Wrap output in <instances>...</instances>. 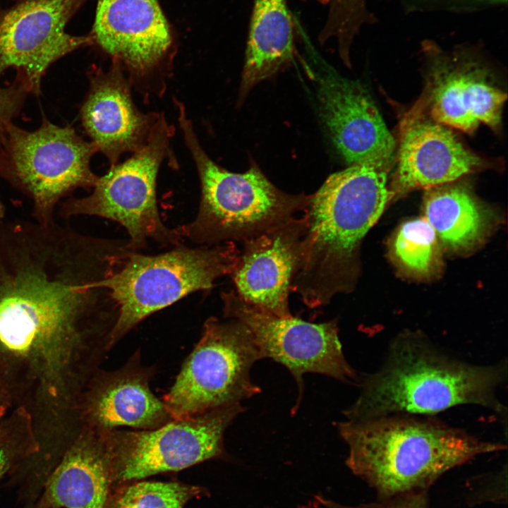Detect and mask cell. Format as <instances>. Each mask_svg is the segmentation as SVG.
Returning a JSON list of instances; mask_svg holds the SVG:
<instances>
[{"instance_id": "2", "label": "cell", "mask_w": 508, "mask_h": 508, "mask_svg": "<svg viewBox=\"0 0 508 508\" xmlns=\"http://www.w3.org/2000/svg\"><path fill=\"white\" fill-rule=\"evenodd\" d=\"M390 164L365 160L329 175L310 195L298 268L291 290L309 308L351 289L359 246L393 198Z\"/></svg>"}, {"instance_id": "11", "label": "cell", "mask_w": 508, "mask_h": 508, "mask_svg": "<svg viewBox=\"0 0 508 508\" xmlns=\"http://www.w3.org/2000/svg\"><path fill=\"white\" fill-rule=\"evenodd\" d=\"M221 296L224 317L238 320L248 327L262 358L281 363L294 376L299 395L293 413L302 397L306 373L358 384L359 377L343 353L336 320L313 323L293 315L278 317L246 303L233 290Z\"/></svg>"}, {"instance_id": "7", "label": "cell", "mask_w": 508, "mask_h": 508, "mask_svg": "<svg viewBox=\"0 0 508 508\" xmlns=\"http://www.w3.org/2000/svg\"><path fill=\"white\" fill-rule=\"evenodd\" d=\"M174 128L159 114L145 143L125 162L111 166L98 177L92 192L71 198L59 205L61 218L97 216L116 222L128 232V247L135 252L148 239L164 246H178L183 237L162 222L157 207L156 187L159 167L169 155Z\"/></svg>"}, {"instance_id": "20", "label": "cell", "mask_w": 508, "mask_h": 508, "mask_svg": "<svg viewBox=\"0 0 508 508\" xmlns=\"http://www.w3.org/2000/svg\"><path fill=\"white\" fill-rule=\"evenodd\" d=\"M444 68L433 78L424 101L429 106L431 120L468 133L480 124L498 129L507 94L475 66Z\"/></svg>"}, {"instance_id": "12", "label": "cell", "mask_w": 508, "mask_h": 508, "mask_svg": "<svg viewBox=\"0 0 508 508\" xmlns=\"http://www.w3.org/2000/svg\"><path fill=\"white\" fill-rule=\"evenodd\" d=\"M87 0H20L0 10V76L17 70L30 92H40L42 76L51 64L86 45L91 34L76 36L66 30L69 20Z\"/></svg>"}, {"instance_id": "15", "label": "cell", "mask_w": 508, "mask_h": 508, "mask_svg": "<svg viewBox=\"0 0 508 508\" xmlns=\"http://www.w3.org/2000/svg\"><path fill=\"white\" fill-rule=\"evenodd\" d=\"M304 217L243 243L230 274L235 291L246 303L274 315L291 316L289 296L298 268Z\"/></svg>"}, {"instance_id": "6", "label": "cell", "mask_w": 508, "mask_h": 508, "mask_svg": "<svg viewBox=\"0 0 508 508\" xmlns=\"http://www.w3.org/2000/svg\"><path fill=\"white\" fill-rule=\"evenodd\" d=\"M234 242L196 248L182 244L157 255L131 253L98 285L107 289L118 308L111 350L138 324L186 296L211 289L231 274L240 254Z\"/></svg>"}, {"instance_id": "9", "label": "cell", "mask_w": 508, "mask_h": 508, "mask_svg": "<svg viewBox=\"0 0 508 508\" xmlns=\"http://www.w3.org/2000/svg\"><path fill=\"white\" fill-rule=\"evenodd\" d=\"M214 317L186 358L162 401L173 419L198 416L241 403L258 394L250 379L253 365L262 359L248 327L238 320Z\"/></svg>"}, {"instance_id": "16", "label": "cell", "mask_w": 508, "mask_h": 508, "mask_svg": "<svg viewBox=\"0 0 508 508\" xmlns=\"http://www.w3.org/2000/svg\"><path fill=\"white\" fill-rule=\"evenodd\" d=\"M155 373V366L143 364L139 349L119 368L98 370L83 399L86 427L99 433L120 427L150 430L173 420L150 389Z\"/></svg>"}, {"instance_id": "10", "label": "cell", "mask_w": 508, "mask_h": 508, "mask_svg": "<svg viewBox=\"0 0 508 508\" xmlns=\"http://www.w3.org/2000/svg\"><path fill=\"white\" fill-rule=\"evenodd\" d=\"M244 411L238 403L153 429L106 432L114 480H137L222 456L224 433Z\"/></svg>"}, {"instance_id": "22", "label": "cell", "mask_w": 508, "mask_h": 508, "mask_svg": "<svg viewBox=\"0 0 508 508\" xmlns=\"http://www.w3.org/2000/svg\"><path fill=\"white\" fill-rule=\"evenodd\" d=\"M424 218L438 240L452 250H467L484 238L491 215L468 189L447 183L428 188L423 198Z\"/></svg>"}, {"instance_id": "14", "label": "cell", "mask_w": 508, "mask_h": 508, "mask_svg": "<svg viewBox=\"0 0 508 508\" xmlns=\"http://www.w3.org/2000/svg\"><path fill=\"white\" fill-rule=\"evenodd\" d=\"M318 99L322 122L346 163L392 164L394 140L360 82L327 72L319 78Z\"/></svg>"}, {"instance_id": "18", "label": "cell", "mask_w": 508, "mask_h": 508, "mask_svg": "<svg viewBox=\"0 0 508 508\" xmlns=\"http://www.w3.org/2000/svg\"><path fill=\"white\" fill-rule=\"evenodd\" d=\"M122 68L112 61L107 72L95 69L92 73L90 90L80 110L86 133L111 166L123 153L134 152L145 143L159 116L138 111Z\"/></svg>"}, {"instance_id": "4", "label": "cell", "mask_w": 508, "mask_h": 508, "mask_svg": "<svg viewBox=\"0 0 508 508\" xmlns=\"http://www.w3.org/2000/svg\"><path fill=\"white\" fill-rule=\"evenodd\" d=\"M346 464L386 499L426 492L442 474L478 455L506 449L430 416L392 414L337 424Z\"/></svg>"}, {"instance_id": "3", "label": "cell", "mask_w": 508, "mask_h": 508, "mask_svg": "<svg viewBox=\"0 0 508 508\" xmlns=\"http://www.w3.org/2000/svg\"><path fill=\"white\" fill-rule=\"evenodd\" d=\"M507 362L480 365L447 355L416 335L389 344L382 366L359 380L361 392L345 411L348 420L392 414L430 416L452 407L479 405L502 416L497 389L507 377Z\"/></svg>"}, {"instance_id": "5", "label": "cell", "mask_w": 508, "mask_h": 508, "mask_svg": "<svg viewBox=\"0 0 508 508\" xmlns=\"http://www.w3.org/2000/svg\"><path fill=\"white\" fill-rule=\"evenodd\" d=\"M176 104L201 188L195 218L176 228L182 237L200 246L244 242L285 224L305 210L310 195L281 190L255 164L244 173H234L212 161L202 148L183 105Z\"/></svg>"}, {"instance_id": "30", "label": "cell", "mask_w": 508, "mask_h": 508, "mask_svg": "<svg viewBox=\"0 0 508 508\" xmlns=\"http://www.w3.org/2000/svg\"><path fill=\"white\" fill-rule=\"evenodd\" d=\"M485 1H495V2H504V1H507V0H485Z\"/></svg>"}, {"instance_id": "19", "label": "cell", "mask_w": 508, "mask_h": 508, "mask_svg": "<svg viewBox=\"0 0 508 508\" xmlns=\"http://www.w3.org/2000/svg\"><path fill=\"white\" fill-rule=\"evenodd\" d=\"M113 480L105 433L86 427L46 482L39 508H107Z\"/></svg>"}, {"instance_id": "28", "label": "cell", "mask_w": 508, "mask_h": 508, "mask_svg": "<svg viewBox=\"0 0 508 508\" xmlns=\"http://www.w3.org/2000/svg\"><path fill=\"white\" fill-rule=\"evenodd\" d=\"M8 468V456L5 451L0 448V479Z\"/></svg>"}, {"instance_id": "26", "label": "cell", "mask_w": 508, "mask_h": 508, "mask_svg": "<svg viewBox=\"0 0 508 508\" xmlns=\"http://www.w3.org/2000/svg\"><path fill=\"white\" fill-rule=\"evenodd\" d=\"M29 92L28 83L20 73L11 85L0 86V147L7 126L18 112Z\"/></svg>"}, {"instance_id": "29", "label": "cell", "mask_w": 508, "mask_h": 508, "mask_svg": "<svg viewBox=\"0 0 508 508\" xmlns=\"http://www.w3.org/2000/svg\"><path fill=\"white\" fill-rule=\"evenodd\" d=\"M5 207L0 198V222L5 219Z\"/></svg>"}, {"instance_id": "24", "label": "cell", "mask_w": 508, "mask_h": 508, "mask_svg": "<svg viewBox=\"0 0 508 508\" xmlns=\"http://www.w3.org/2000/svg\"><path fill=\"white\" fill-rule=\"evenodd\" d=\"M200 492L177 482L135 481L118 490L107 508H183Z\"/></svg>"}, {"instance_id": "17", "label": "cell", "mask_w": 508, "mask_h": 508, "mask_svg": "<svg viewBox=\"0 0 508 508\" xmlns=\"http://www.w3.org/2000/svg\"><path fill=\"white\" fill-rule=\"evenodd\" d=\"M481 164L480 158L445 126L413 109L401 125L397 165L389 188L394 197L450 183Z\"/></svg>"}, {"instance_id": "25", "label": "cell", "mask_w": 508, "mask_h": 508, "mask_svg": "<svg viewBox=\"0 0 508 508\" xmlns=\"http://www.w3.org/2000/svg\"><path fill=\"white\" fill-rule=\"evenodd\" d=\"M327 5V16L319 34L320 42L332 38L338 44L349 40L356 25L357 14L361 0H319Z\"/></svg>"}, {"instance_id": "23", "label": "cell", "mask_w": 508, "mask_h": 508, "mask_svg": "<svg viewBox=\"0 0 508 508\" xmlns=\"http://www.w3.org/2000/svg\"><path fill=\"white\" fill-rule=\"evenodd\" d=\"M392 254L401 267L418 276H428L439 261L438 238L424 217L404 222L392 244Z\"/></svg>"}, {"instance_id": "13", "label": "cell", "mask_w": 508, "mask_h": 508, "mask_svg": "<svg viewBox=\"0 0 508 508\" xmlns=\"http://www.w3.org/2000/svg\"><path fill=\"white\" fill-rule=\"evenodd\" d=\"M90 34L94 44L138 77L169 62L175 52L159 0H97Z\"/></svg>"}, {"instance_id": "27", "label": "cell", "mask_w": 508, "mask_h": 508, "mask_svg": "<svg viewBox=\"0 0 508 508\" xmlns=\"http://www.w3.org/2000/svg\"><path fill=\"white\" fill-rule=\"evenodd\" d=\"M322 502L327 508H429L426 492H409L356 507L343 506L327 500Z\"/></svg>"}, {"instance_id": "21", "label": "cell", "mask_w": 508, "mask_h": 508, "mask_svg": "<svg viewBox=\"0 0 508 508\" xmlns=\"http://www.w3.org/2000/svg\"><path fill=\"white\" fill-rule=\"evenodd\" d=\"M294 24L286 0H254L240 88L244 97L294 56Z\"/></svg>"}, {"instance_id": "1", "label": "cell", "mask_w": 508, "mask_h": 508, "mask_svg": "<svg viewBox=\"0 0 508 508\" xmlns=\"http://www.w3.org/2000/svg\"><path fill=\"white\" fill-rule=\"evenodd\" d=\"M117 239L56 221L0 222V347L54 366L109 351L118 308L98 282L121 263Z\"/></svg>"}, {"instance_id": "8", "label": "cell", "mask_w": 508, "mask_h": 508, "mask_svg": "<svg viewBox=\"0 0 508 508\" xmlns=\"http://www.w3.org/2000/svg\"><path fill=\"white\" fill-rule=\"evenodd\" d=\"M96 152L74 129L46 119L33 131L11 123L0 147V176L29 196L34 220L49 224L62 198L95 185L99 176L90 163Z\"/></svg>"}]
</instances>
